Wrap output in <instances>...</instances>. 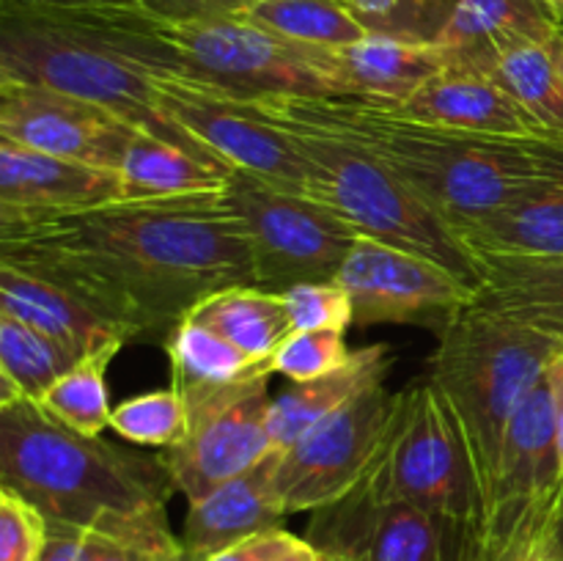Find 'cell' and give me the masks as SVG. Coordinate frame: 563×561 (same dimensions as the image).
I'll list each match as a JSON object with an SVG mask.
<instances>
[{
	"label": "cell",
	"instance_id": "cell-1",
	"mask_svg": "<svg viewBox=\"0 0 563 561\" xmlns=\"http://www.w3.org/2000/svg\"><path fill=\"white\" fill-rule=\"evenodd\" d=\"M0 258L75 289L126 341L159 346L203 297L256 286L245 226L225 190L115 198L75 212L0 220Z\"/></svg>",
	"mask_w": 563,
	"mask_h": 561
},
{
	"label": "cell",
	"instance_id": "cell-2",
	"mask_svg": "<svg viewBox=\"0 0 563 561\" xmlns=\"http://www.w3.org/2000/svg\"><path fill=\"white\" fill-rule=\"evenodd\" d=\"M0 487L31 501L49 522L185 553L165 515L176 493L165 457L71 432L36 402L0 407Z\"/></svg>",
	"mask_w": 563,
	"mask_h": 561
},
{
	"label": "cell",
	"instance_id": "cell-3",
	"mask_svg": "<svg viewBox=\"0 0 563 561\" xmlns=\"http://www.w3.org/2000/svg\"><path fill=\"white\" fill-rule=\"evenodd\" d=\"M311 119L383 160L451 229L517 201L563 174L561 138L445 130L396 113L383 99L297 97Z\"/></svg>",
	"mask_w": 563,
	"mask_h": 561
},
{
	"label": "cell",
	"instance_id": "cell-4",
	"mask_svg": "<svg viewBox=\"0 0 563 561\" xmlns=\"http://www.w3.org/2000/svg\"><path fill=\"white\" fill-rule=\"evenodd\" d=\"M157 75H179V66L152 33L143 9L0 11V80L69 94L135 130L207 152L157 108Z\"/></svg>",
	"mask_w": 563,
	"mask_h": 561
},
{
	"label": "cell",
	"instance_id": "cell-5",
	"mask_svg": "<svg viewBox=\"0 0 563 561\" xmlns=\"http://www.w3.org/2000/svg\"><path fill=\"white\" fill-rule=\"evenodd\" d=\"M247 102L302 154L313 198L344 215L363 237L432 258L478 292L482 267L471 248L383 160L311 119L297 97H247Z\"/></svg>",
	"mask_w": 563,
	"mask_h": 561
},
{
	"label": "cell",
	"instance_id": "cell-6",
	"mask_svg": "<svg viewBox=\"0 0 563 561\" xmlns=\"http://www.w3.org/2000/svg\"><path fill=\"white\" fill-rule=\"evenodd\" d=\"M563 352V339L489 308H462L438 333L429 380L449 402L471 449L489 512L506 427Z\"/></svg>",
	"mask_w": 563,
	"mask_h": 561
},
{
	"label": "cell",
	"instance_id": "cell-7",
	"mask_svg": "<svg viewBox=\"0 0 563 561\" xmlns=\"http://www.w3.org/2000/svg\"><path fill=\"white\" fill-rule=\"evenodd\" d=\"M366 479L388 498L407 501L443 522L476 561L487 501L465 435L429 377L399 391L388 435Z\"/></svg>",
	"mask_w": 563,
	"mask_h": 561
},
{
	"label": "cell",
	"instance_id": "cell-8",
	"mask_svg": "<svg viewBox=\"0 0 563 561\" xmlns=\"http://www.w3.org/2000/svg\"><path fill=\"white\" fill-rule=\"evenodd\" d=\"M146 20L187 77L242 97H341L322 69V47L280 38L245 16L168 22L146 14Z\"/></svg>",
	"mask_w": 563,
	"mask_h": 561
},
{
	"label": "cell",
	"instance_id": "cell-9",
	"mask_svg": "<svg viewBox=\"0 0 563 561\" xmlns=\"http://www.w3.org/2000/svg\"><path fill=\"white\" fill-rule=\"evenodd\" d=\"M225 196L245 226L256 286L275 295L335 280L363 237L319 198L280 190L245 170H231Z\"/></svg>",
	"mask_w": 563,
	"mask_h": 561
},
{
	"label": "cell",
	"instance_id": "cell-10",
	"mask_svg": "<svg viewBox=\"0 0 563 561\" xmlns=\"http://www.w3.org/2000/svg\"><path fill=\"white\" fill-rule=\"evenodd\" d=\"M187 402V435L165 449L176 493L187 504L251 471L269 449V374L225 385H174Z\"/></svg>",
	"mask_w": 563,
	"mask_h": 561
},
{
	"label": "cell",
	"instance_id": "cell-11",
	"mask_svg": "<svg viewBox=\"0 0 563 561\" xmlns=\"http://www.w3.org/2000/svg\"><path fill=\"white\" fill-rule=\"evenodd\" d=\"M165 119L234 170L289 193L311 196V176L295 143L256 113L247 97L187 75L154 77Z\"/></svg>",
	"mask_w": 563,
	"mask_h": 561
},
{
	"label": "cell",
	"instance_id": "cell-12",
	"mask_svg": "<svg viewBox=\"0 0 563 561\" xmlns=\"http://www.w3.org/2000/svg\"><path fill=\"white\" fill-rule=\"evenodd\" d=\"M396 399L385 383L372 385L278 451L275 490L286 515L322 509L363 482L383 449Z\"/></svg>",
	"mask_w": 563,
	"mask_h": 561
},
{
	"label": "cell",
	"instance_id": "cell-13",
	"mask_svg": "<svg viewBox=\"0 0 563 561\" xmlns=\"http://www.w3.org/2000/svg\"><path fill=\"white\" fill-rule=\"evenodd\" d=\"M306 539L322 561H473L454 531L407 501L388 498L366 476L311 512Z\"/></svg>",
	"mask_w": 563,
	"mask_h": 561
},
{
	"label": "cell",
	"instance_id": "cell-14",
	"mask_svg": "<svg viewBox=\"0 0 563 561\" xmlns=\"http://www.w3.org/2000/svg\"><path fill=\"white\" fill-rule=\"evenodd\" d=\"M352 302V324H421L440 330L471 306L476 289L443 264L388 242L361 237L339 273Z\"/></svg>",
	"mask_w": 563,
	"mask_h": 561
},
{
	"label": "cell",
	"instance_id": "cell-15",
	"mask_svg": "<svg viewBox=\"0 0 563 561\" xmlns=\"http://www.w3.org/2000/svg\"><path fill=\"white\" fill-rule=\"evenodd\" d=\"M135 127L110 110L31 82L0 80V138L71 163L115 170Z\"/></svg>",
	"mask_w": 563,
	"mask_h": 561
},
{
	"label": "cell",
	"instance_id": "cell-16",
	"mask_svg": "<svg viewBox=\"0 0 563 561\" xmlns=\"http://www.w3.org/2000/svg\"><path fill=\"white\" fill-rule=\"evenodd\" d=\"M561 495L563 473L559 421H555V388L548 369V374L528 391L506 427L482 544L504 537L539 512L553 509Z\"/></svg>",
	"mask_w": 563,
	"mask_h": 561
},
{
	"label": "cell",
	"instance_id": "cell-17",
	"mask_svg": "<svg viewBox=\"0 0 563 561\" xmlns=\"http://www.w3.org/2000/svg\"><path fill=\"white\" fill-rule=\"evenodd\" d=\"M385 105L407 119L445 127V130L476 132V135L548 138L495 77L462 61L418 86L410 97Z\"/></svg>",
	"mask_w": 563,
	"mask_h": 561
},
{
	"label": "cell",
	"instance_id": "cell-18",
	"mask_svg": "<svg viewBox=\"0 0 563 561\" xmlns=\"http://www.w3.org/2000/svg\"><path fill=\"white\" fill-rule=\"evenodd\" d=\"M121 198L115 170L33 152L0 138V220L75 212Z\"/></svg>",
	"mask_w": 563,
	"mask_h": 561
},
{
	"label": "cell",
	"instance_id": "cell-19",
	"mask_svg": "<svg viewBox=\"0 0 563 561\" xmlns=\"http://www.w3.org/2000/svg\"><path fill=\"white\" fill-rule=\"evenodd\" d=\"M322 69L335 82L341 97H366L399 102L418 86L432 80L451 64L454 55L432 38L368 33L346 47L319 50Z\"/></svg>",
	"mask_w": 563,
	"mask_h": 561
},
{
	"label": "cell",
	"instance_id": "cell-20",
	"mask_svg": "<svg viewBox=\"0 0 563 561\" xmlns=\"http://www.w3.org/2000/svg\"><path fill=\"white\" fill-rule=\"evenodd\" d=\"M0 314L31 324L77 358L91 355L110 341H126L124 330L102 308L60 280L9 258H0Z\"/></svg>",
	"mask_w": 563,
	"mask_h": 561
},
{
	"label": "cell",
	"instance_id": "cell-21",
	"mask_svg": "<svg viewBox=\"0 0 563 561\" xmlns=\"http://www.w3.org/2000/svg\"><path fill=\"white\" fill-rule=\"evenodd\" d=\"M275 465L278 454H267L251 471L192 501L179 537L187 561H203L242 539L280 528L286 512L275 490Z\"/></svg>",
	"mask_w": 563,
	"mask_h": 561
},
{
	"label": "cell",
	"instance_id": "cell-22",
	"mask_svg": "<svg viewBox=\"0 0 563 561\" xmlns=\"http://www.w3.org/2000/svg\"><path fill=\"white\" fill-rule=\"evenodd\" d=\"M561 31L544 0H454L432 42L462 64L487 66L506 50L553 42Z\"/></svg>",
	"mask_w": 563,
	"mask_h": 561
},
{
	"label": "cell",
	"instance_id": "cell-23",
	"mask_svg": "<svg viewBox=\"0 0 563 561\" xmlns=\"http://www.w3.org/2000/svg\"><path fill=\"white\" fill-rule=\"evenodd\" d=\"M454 231L476 258L563 256V174Z\"/></svg>",
	"mask_w": 563,
	"mask_h": 561
},
{
	"label": "cell",
	"instance_id": "cell-24",
	"mask_svg": "<svg viewBox=\"0 0 563 561\" xmlns=\"http://www.w3.org/2000/svg\"><path fill=\"white\" fill-rule=\"evenodd\" d=\"M394 355L385 344L363 346L352 352L350 363L308 383H291L269 407V449L273 454L289 449L295 440L328 416L350 405L357 394L385 383Z\"/></svg>",
	"mask_w": 563,
	"mask_h": 561
},
{
	"label": "cell",
	"instance_id": "cell-25",
	"mask_svg": "<svg viewBox=\"0 0 563 561\" xmlns=\"http://www.w3.org/2000/svg\"><path fill=\"white\" fill-rule=\"evenodd\" d=\"M220 157L135 130L119 165L121 198H174L225 190L231 176Z\"/></svg>",
	"mask_w": 563,
	"mask_h": 561
},
{
	"label": "cell",
	"instance_id": "cell-26",
	"mask_svg": "<svg viewBox=\"0 0 563 561\" xmlns=\"http://www.w3.org/2000/svg\"><path fill=\"white\" fill-rule=\"evenodd\" d=\"M473 302L563 339V256L478 258Z\"/></svg>",
	"mask_w": 563,
	"mask_h": 561
},
{
	"label": "cell",
	"instance_id": "cell-27",
	"mask_svg": "<svg viewBox=\"0 0 563 561\" xmlns=\"http://www.w3.org/2000/svg\"><path fill=\"white\" fill-rule=\"evenodd\" d=\"M256 361L273 363L278 346L295 333L284 297L262 286H229L203 297L187 314Z\"/></svg>",
	"mask_w": 563,
	"mask_h": 561
},
{
	"label": "cell",
	"instance_id": "cell-28",
	"mask_svg": "<svg viewBox=\"0 0 563 561\" xmlns=\"http://www.w3.org/2000/svg\"><path fill=\"white\" fill-rule=\"evenodd\" d=\"M555 42V38H553ZM553 42H528L478 69L500 82L548 138L563 141V72Z\"/></svg>",
	"mask_w": 563,
	"mask_h": 561
},
{
	"label": "cell",
	"instance_id": "cell-29",
	"mask_svg": "<svg viewBox=\"0 0 563 561\" xmlns=\"http://www.w3.org/2000/svg\"><path fill=\"white\" fill-rule=\"evenodd\" d=\"M77 361L82 358L49 336L0 314V407L38 402L44 391Z\"/></svg>",
	"mask_w": 563,
	"mask_h": 561
},
{
	"label": "cell",
	"instance_id": "cell-30",
	"mask_svg": "<svg viewBox=\"0 0 563 561\" xmlns=\"http://www.w3.org/2000/svg\"><path fill=\"white\" fill-rule=\"evenodd\" d=\"M240 16L275 36L311 47H346L372 33L350 0H258Z\"/></svg>",
	"mask_w": 563,
	"mask_h": 561
},
{
	"label": "cell",
	"instance_id": "cell-31",
	"mask_svg": "<svg viewBox=\"0 0 563 561\" xmlns=\"http://www.w3.org/2000/svg\"><path fill=\"white\" fill-rule=\"evenodd\" d=\"M126 341H110L91 355L77 361L66 374H60L36 402L53 421L71 432L99 438L110 427L113 407L108 402V374L110 363L119 355Z\"/></svg>",
	"mask_w": 563,
	"mask_h": 561
},
{
	"label": "cell",
	"instance_id": "cell-32",
	"mask_svg": "<svg viewBox=\"0 0 563 561\" xmlns=\"http://www.w3.org/2000/svg\"><path fill=\"white\" fill-rule=\"evenodd\" d=\"M170 361V385H225L273 374V363L245 355L214 330L185 317L165 341Z\"/></svg>",
	"mask_w": 563,
	"mask_h": 561
},
{
	"label": "cell",
	"instance_id": "cell-33",
	"mask_svg": "<svg viewBox=\"0 0 563 561\" xmlns=\"http://www.w3.org/2000/svg\"><path fill=\"white\" fill-rule=\"evenodd\" d=\"M187 402L181 391L174 385L165 391H148V394L132 396L113 407L110 429L135 446H159L170 449L187 435Z\"/></svg>",
	"mask_w": 563,
	"mask_h": 561
},
{
	"label": "cell",
	"instance_id": "cell-34",
	"mask_svg": "<svg viewBox=\"0 0 563 561\" xmlns=\"http://www.w3.org/2000/svg\"><path fill=\"white\" fill-rule=\"evenodd\" d=\"M352 352L344 330H295L273 355V372L286 374L291 383H308L350 363Z\"/></svg>",
	"mask_w": 563,
	"mask_h": 561
},
{
	"label": "cell",
	"instance_id": "cell-35",
	"mask_svg": "<svg viewBox=\"0 0 563 561\" xmlns=\"http://www.w3.org/2000/svg\"><path fill=\"white\" fill-rule=\"evenodd\" d=\"M49 520L14 490L0 487V561H42Z\"/></svg>",
	"mask_w": 563,
	"mask_h": 561
},
{
	"label": "cell",
	"instance_id": "cell-36",
	"mask_svg": "<svg viewBox=\"0 0 563 561\" xmlns=\"http://www.w3.org/2000/svg\"><path fill=\"white\" fill-rule=\"evenodd\" d=\"M280 297L295 330H346L352 324L350 295L339 280L291 286Z\"/></svg>",
	"mask_w": 563,
	"mask_h": 561
},
{
	"label": "cell",
	"instance_id": "cell-37",
	"mask_svg": "<svg viewBox=\"0 0 563 561\" xmlns=\"http://www.w3.org/2000/svg\"><path fill=\"white\" fill-rule=\"evenodd\" d=\"M203 561H322V556L306 537H297L286 528H269Z\"/></svg>",
	"mask_w": 563,
	"mask_h": 561
},
{
	"label": "cell",
	"instance_id": "cell-38",
	"mask_svg": "<svg viewBox=\"0 0 563 561\" xmlns=\"http://www.w3.org/2000/svg\"><path fill=\"white\" fill-rule=\"evenodd\" d=\"M258 0H137V9L168 22L240 16Z\"/></svg>",
	"mask_w": 563,
	"mask_h": 561
},
{
	"label": "cell",
	"instance_id": "cell-39",
	"mask_svg": "<svg viewBox=\"0 0 563 561\" xmlns=\"http://www.w3.org/2000/svg\"><path fill=\"white\" fill-rule=\"evenodd\" d=\"M82 559L86 561H187L185 553H159L143 544L124 539L104 537V534L82 531Z\"/></svg>",
	"mask_w": 563,
	"mask_h": 561
},
{
	"label": "cell",
	"instance_id": "cell-40",
	"mask_svg": "<svg viewBox=\"0 0 563 561\" xmlns=\"http://www.w3.org/2000/svg\"><path fill=\"white\" fill-rule=\"evenodd\" d=\"M137 9V0H0V11H31V14H71V11Z\"/></svg>",
	"mask_w": 563,
	"mask_h": 561
},
{
	"label": "cell",
	"instance_id": "cell-41",
	"mask_svg": "<svg viewBox=\"0 0 563 561\" xmlns=\"http://www.w3.org/2000/svg\"><path fill=\"white\" fill-rule=\"evenodd\" d=\"M42 561H86L82 559V531L60 522H49V539Z\"/></svg>",
	"mask_w": 563,
	"mask_h": 561
},
{
	"label": "cell",
	"instance_id": "cell-42",
	"mask_svg": "<svg viewBox=\"0 0 563 561\" xmlns=\"http://www.w3.org/2000/svg\"><path fill=\"white\" fill-rule=\"evenodd\" d=\"M550 377L555 388V421H559V451H561V473H563V352L550 363Z\"/></svg>",
	"mask_w": 563,
	"mask_h": 561
},
{
	"label": "cell",
	"instance_id": "cell-43",
	"mask_svg": "<svg viewBox=\"0 0 563 561\" xmlns=\"http://www.w3.org/2000/svg\"><path fill=\"white\" fill-rule=\"evenodd\" d=\"M553 553H555V561H563V495L559 501V509H555V520H553Z\"/></svg>",
	"mask_w": 563,
	"mask_h": 561
},
{
	"label": "cell",
	"instance_id": "cell-44",
	"mask_svg": "<svg viewBox=\"0 0 563 561\" xmlns=\"http://www.w3.org/2000/svg\"><path fill=\"white\" fill-rule=\"evenodd\" d=\"M544 6H548V9L553 11L555 20H559L561 25H563V0H544Z\"/></svg>",
	"mask_w": 563,
	"mask_h": 561
},
{
	"label": "cell",
	"instance_id": "cell-45",
	"mask_svg": "<svg viewBox=\"0 0 563 561\" xmlns=\"http://www.w3.org/2000/svg\"><path fill=\"white\" fill-rule=\"evenodd\" d=\"M553 47H555V58H559V66H561V72H563V31L559 33V36H555Z\"/></svg>",
	"mask_w": 563,
	"mask_h": 561
}]
</instances>
